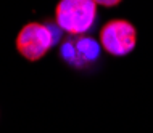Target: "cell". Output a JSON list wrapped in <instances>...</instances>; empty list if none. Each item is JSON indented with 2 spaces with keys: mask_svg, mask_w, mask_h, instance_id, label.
<instances>
[{
  "mask_svg": "<svg viewBox=\"0 0 153 133\" xmlns=\"http://www.w3.org/2000/svg\"><path fill=\"white\" fill-rule=\"evenodd\" d=\"M61 29L56 23H27L16 35V50L27 61H37L60 40Z\"/></svg>",
  "mask_w": 153,
  "mask_h": 133,
  "instance_id": "cell-1",
  "label": "cell"
},
{
  "mask_svg": "<svg viewBox=\"0 0 153 133\" xmlns=\"http://www.w3.org/2000/svg\"><path fill=\"white\" fill-rule=\"evenodd\" d=\"M97 19L94 0H60L55 8V23L69 35H85Z\"/></svg>",
  "mask_w": 153,
  "mask_h": 133,
  "instance_id": "cell-2",
  "label": "cell"
},
{
  "mask_svg": "<svg viewBox=\"0 0 153 133\" xmlns=\"http://www.w3.org/2000/svg\"><path fill=\"white\" fill-rule=\"evenodd\" d=\"M60 56L74 69H90L100 61L102 45L89 35H68L60 45Z\"/></svg>",
  "mask_w": 153,
  "mask_h": 133,
  "instance_id": "cell-3",
  "label": "cell"
},
{
  "mask_svg": "<svg viewBox=\"0 0 153 133\" xmlns=\"http://www.w3.org/2000/svg\"><path fill=\"white\" fill-rule=\"evenodd\" d=\"M137 31L126 19H111L100 29V45L113 56H126L135 48Z\"/></svg>",
  "mask_w": 153,
  "mask_h": 133,
  "instance_id": "cell-4",
  "label": "cell"
},
{
  "mask_svg": "<svg viewBox=\"0 0 153 133\" xmlns=\"http://www.w3.org/2000/svg\"><path fill=\"white\" fill-rule=\"evenodd\" d=\"M97 5H102V7H116L123 0H94Z\"/></svg>",
  "mask_w": 153,
  "mask_h": 133,
  "instance_id": "cell-5",
  "label": "cell"
}]
</instances>
